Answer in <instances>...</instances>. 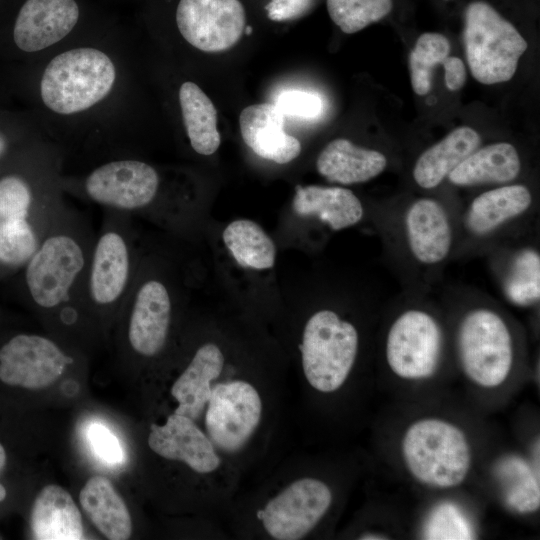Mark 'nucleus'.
Returning <instances> with one entry per match:
<instances>
[{
  "label": "nucleus",
  "instance_id": "4",
  "mask_svg": "<svg viewBox=\"0 0 540 540\" xmlns=\"http://www.w3.org/2000/svg\"><path fill=\"white\" fill-rule=\"evenodd\" d=\"M95 236L88 217L66 203L22 267L31 303L64 326L81 319V291Z\"/></svg>",
  "mask_w": 540,
  "mask_h": 540
},
{
  "label": "nucleus",
  "instance_id": "5",
  "mask_svg": "<svg viewBox=\"0 0 540 540\" xmlns=\"http://www.w3.org/2000/svg\"><path fill=\"white\" fill-rule=\"evenodd\" d=\"M139 259L132 216L104 209L83 281L80 317L86 313L108 319L117 315L133 283Z\"/></svg>",
  "mask_w": 540,
  "mask_h": 540
},
{
  "label": "nucleus",
  "instance_id": "8",
  "mask_svg": "<svg viewBox=\"0 0 540 540\" xmlns=\"http://www.w3.org/2000/svg\"><path fill=\"white\" fill-rule=\"evenodd\" d=\"M80 17L75 0H24L0 25V59L10 65L36 61L63 47Z\"/></svg>",
  "mask_w": 540,
  "mask_h": 540
},
{
  "label": "nucleus",
  "instance_id": "15",
  "mask_svg": "<svg viewBox=\"0 0 540 540\" xmlns=\"http://www.w3.org/2000/svg\"><path fill=\"white\" fill-rule=\"evenodd\" d=\"M176 24L182 38L203 52L233 47L245 28V10L239 0H180Z\"/></svg>",
  "mask_w": 540,
  "mask_h": 540
},
{
  "label": "nucleus",
  "instance_id": "10",
  "mask_svg": "<svg viewBox=\"0 0 540 540\" xmlns=\"http://www.w3.org/2000/svg\"><path fill=\"white\" fill-rule=\"evenodd\" d=\"M464 43L473 77L488 85L509 81L528 47L514 25L483 1L465 10Z\"/></svg>",
  "mask_w": 540,
  "mask_h": 540
},
{
  "label": "nucleus",
  "instance_id": "9",
  "mask_svg": "<svg viewBox=\"0 0 540 540\" xmlns=\"http://www.w3.org/2000/svg\"><path fill=\"white\" fill-rule=\"evenodd\" d=\"M402 454L414 478L434 487L461 484L471 466V450L465 434L440 419L414 422L404 434Z\"/></svg>",
  "mask_w": 540,
  "mask_h": 540
},
{
  "label": "nucleus",
  "instance_id": "14",
  "mask_svg": "<svg viewBox=\"0 0 540 540\" xmlns=\"http://www.w3.org/2000/svg\"><path fill=\"white\" fill-rule=\"evenodd\" d=\"M73 363L54 340L38 334H17L0 348V381L31 390L56 382Z\"/></svg>",
  "mask_w": 540,
  "mask_h": 540
},
{
  "label": "nucleus",
  "instance_id": "37",
  "mask_svg": "<svg viewBox=\"0 0 540 540\" xmlns=\"http://www.w3.org/2000/svg\"><path fill=\"white\" fill-rule=\"evenodd\" d=\"M359 539H386L383 535L375 534V533H365L359 536Z\"/></svg>",
  "mask_w": 540,
  "mask_h": 540
},
{
  "label": "nucleus",
  "instance_id": "24",
  "mask_svg": "<svg viewBox=\"0 0 540 540\" xmlns=\"http://www.w3.org/2000/svg\"><path fill=\"white\" fill-rule=\"evenodd\" d=\"M79 501L86 516L105 537L125 540L131 536L129 510L109 479L91 477L81 489Z\"/></svg>",
  "mask_w": 540,
  "mask_h": 540
},
{
  "label": "nucleus",
  "instance_id": "34",
  "mask_svg": "<svg viewBox=\"0 0 540 540\" xmlns=\"http://www.w3.org/2000/svg\"><path fill=\"white\" fill-rule=\"evenodd\" d=\"M87 435L93 450L105 462L117 464L124 461V452L119 440L106 426L93 423Z\"/></svg>",
  "mask_w": 540,
  "mask_h": 540
},
{
  "label": "nucleus",
  "instance_id": "23",
  "mask_svg": "<svg viewBox=\"0 0 540 540\" xmlns=\"http://www.w3.org/2000/svg\"><path fill=\"white\" fill-rule=\"evenodd\" d=\"M481 143L479 134L468 126L451 131L417 159L413 178L424 189L437 187Z\"/></svg>",
  "mask_w": 540,
  "mask_h": 540
},
{
  "label": "nucleus",
  "instance_id": "20",
  "mask_svg": "<svg viewBox=\"0 0 540 540\" xmlns=\"http://www.w3.org/2000/svg\"><path fill=\"white\" fill-rule=\"evenodd\" d=\"M386 165L387 159L381 152L356 146L344 138L329 142L316 161L320 175L343 185L369 181L378 176Z\"/></svg>",
  "mask_w": 540,
  "mask_h": 540
},
{
  "label": "nucleus",
  "instance_id": "32",
  "mask_svg": "<svg viewBox=\"0 0 540 540\" xmlns=\"http://www.w3.org/2000/svg\"><path fill=\"white\" fill-rule=\"evenodd\" d=\"M425 539H474V528L462 509L452 502H443L433 508L424 524Z\"/></svg>",
  "mask_w": 540,
  "mask_h": 540
},
{
  "label": "nucleus",
  "instance_id": "19",
  "mask_svg": "<svg viewBox=\"0 0 540 540\" xmlns=\"http://www.w3.org/2000/svg\"><path fill=\"white\" fill-rule=\"evenodd\" d=\"M30 525L34 539H83L81 513L72 496L61 486L47 485L37 494L31 510Z\"/></svg>",
  "mask_w": 540,
  "mask_h": 540
},
{
  "label": "nucleus",
  "instance_id": "3",
  "mask_svg": "<svg viewBox=\"0 0 540 540\" xmlns=\"http://www.w3.org/2000/svg\"><path fill=\"white\" fill-rule=\"evenodd\" d=\"M64 152L42 138L0 173V265L22 268L67 203Z\"/></svg>",
  "mask_w": 540,
  "mask_h": 540
},
{
  "label": "nucleus",
  "instance_id": "17",
  "mask_svg": "<svg viewBox=\"0 0 540 540\" xmlns=\"http://www.w3.org/2000/svg\"><path fill=\"white\" fill-rule=\"evenodd\" d=\"M285 116L273 103L254 104L239 116L241 136L259 157L278 164L294 160L301 152L299 140L284 130Z\"/></svg>",
  "mask_w": 540,
  "mask_h": 540
},
{
  "label": "nucleus",
  "instance_id": "16",
  "mask_svg": "<svg viewBox=\"0 0 540 540\" xmlns=\"http://www.w3.org/2000/svg\"><path fill=\"white\" fill-rule=\"evenodd\" d=\"M404 226L408 247L421 264L444 261L452 246V228L444 207L431 198L414 201L407 209Z\"/></svg>",
  "mask_w": 540,
  "mask_h": 540
},
{
  "label": "nucleus",
  "instance_id": "30",
  "mask_svg": "<svg viewBox=\"0 0 540 540\" xmlns=\"http://www.w3.org/2000/svg\"><path fill=\"white\" fill-rule=\"evenodd\" d=\"M392 7V0H327L330 18L347 34L381 20Z\"/></svg>",
  "mask_w": 540,
  "mask_h": 540
},
{
  "label": "nucleus",
  "instance_id": "12",
  "mask_svg": "<svg viewBox=\"0 0 540 540\" xmlns=\"http://www.w3.org/2000/svg\"><path fill=\"white\" fill-rule=\"evenodd\" d=\"M457 348L465 374L477 385L499 386L511 371L512 335L504 319L490 308L465 314L458 328Z\"/></svg>",
  "mask_w": 540,
  "mask_h": 540
},
{
  "label": "nucleus",
  "instance_id": "27",
  "mask_svg": "<svg viewBox=\"0 0 540 540\" xmlns=\"http://www.w3.org/2000/svg\"><path fill=\"white\" fill-rule=\"evenodd\" d=\"M506 504L519 513H531L539 509V472L518 456L502 458L496 465Z\"/></svg>",
  "mask_w": 540,
  "mask_h": 540
},
{
  "label": "nucleus",
  "instance_id": "35",
  "mask_svg": "<svg viewBox=\"0 0 540 540\" xmlns=\"http://www.w3.org/2000/svg\"><path fill=\"white\" fill-rule=\"evenodd\" d=\"M314 0H269L265 6L267 16L272 21H287L303 16L311 8Z\"/></svg>",
  "mask_w": 540,
  "mask_h": 540
},
{
  "label": "nucleus",
  "instance_id": "28",
  "mask_svg": "<svg viewBox=\"0 0 540 540\" xmlns=\"http://www.w3.org/2000/svg\"><path fill=\"white\" fill-rule=\"evenodd\" d=\"M503 290L508 300L522 307L540 298V255L531 248L516 253L504 277Z\"/></svg>",
  "mask_w": 540,
  "mask_h": 540
},
{
  "label": "nucleus",
  "instance_id": "29",
  "mask_svg": "<svg viewBox=\"0 0 540 540\" xmlns=\"http://www.w3.org/2000/svg\"><path fill=\"white\" fill-rule=\"evenodd\" d=\"M450 52L448 39L439 33H424L417 39L410 53L409 67L413 90L425 95L431 89L432 71Z\"/></svg>",
  "mask_w": 540,
  "mask_h": 540
},
{
  "label": "nucleus",
  "instance_id": "7",
  "mask_svg": "<svg viewBox=\"0 0 540 540\" xmlns=\"http://www.w3.org/2000/svg\"><path fill=\"white\" fill-rule=\"evenodd\" d=\"M358 349L354 324L333 310L316 311L306 321L299 344L305 383L321 394L339 391L350 376Z\"/></svg>",
  "mask_w": 540,
  "mask_h": 540
},
{
  "label": "nucleus",
  "instance_id": "38",
  "mask_svg": "<svg viewBox=\"0 0 540 540\" xmlns=\"http://www.w3.org/2000/svg\"><path fill=\"white\" fill-rule=\"evenodd\" d=\"M6 464V452L4 447L0 443V471L4 468Z\"/></svg>",
  "mask_w": 540,
  "mask_h": 540
},
{
  "label": "nucleus",
  "instance_id": "13",
  "mask_svg": "<svg viewBox=\"0 0 540 540\" xmlns=\"http://www.w3.org/2000/svg\"><path fill=\"white\" fill-rule=\"evenodd\" d=\"M442 340L441 328L431 314L421 309L406 310L388 331L387 363L404 379L430 377L440 361Z\"/></svg>",
  "mask_w": 540,
  "mask_h": 540
},
{
  "label": "nucleus",
  "instance_id": "1",
  "mask_svg": "<svg viewBox=\"0 0 540 540\" xmlns=\"http://www.w3.org/2000/svg\"><path fill=\"white\" fill-rule=\"evenodd\" d=\"M279 384L231 369L223 349L205 342L170 387L176 403L172 413L187 418L240 478L271 440L278 419Z\"/></svg>",
  "mask_w": 540,
  "mask_h": 540
},
{
  "label": "nucleus",
  "instance_id": "22",
  "mask_svg": "<svg viewBox=\"0 0 540 540\" xmlns=\"http://www.w3.org/2000/svg\"><path fill=\"white\" fill-rule=\"evenodd\" d=\"M521 170L516 148L507 142H498L477 148L449 175L458 186L504 184L514 180Z\"/></svg>",
  "mask_w": 540,
  "mask_h": 540
},
{
  "label": "nucleus",
  "instance_id": "21",
  "mask_svg": "<svg viewBox=\"0 0 540 540\" xmlns=\"http://www.w3.org/2000/svg\"><path fill=\"white\" fill-rule=\"evenodd\" d=\"M531 203V192L524 185L490 189L472 200L465 214V225L472 234L484 236L525 213Z\"/></svg>",
  "mask_w": 540,
  "mask_h": 540
},
{
  "label": "nucleus",
  "instance_id": "26",
  "mask_svg": "<svg viewBox=\"0 0 540 540\" xmlns=\"http://www.w3.org/2000/svg\"><path fill=\"white\" fill-rule=\"evenodd\" d=\"M222 238L239 265L256 270L274 266L275 244L256 222L248 219L232 221L224 229Z\"/></svg>",
  "mask_w": 540,
  "mask_h": 540
},
{
  "label": "nucleus",
  "instance_id": "25",
  "mask_svg": "<svg viewBox=\"0 0 540 540\" xmlns=\"http://www.w3.org/2000/svg\"><path fill=\"white\" fill-rule=\"evenodd\" d=\"M182 122L192 149L212 155L221 143L217 129V111L205 92L194 82H183L178 91Z\"/></svg>",
  "mask_w": 540,
  "mask_h": 540
},
{
  "label": "nucleus",
  "instance_id": "2",
  "mask_svg": "<svg viewBox=\"0 0 540 540\" xmlns=\"http://www.w3.org/2000/svg\"><path fill=\"white\" fill-rule=\"evenodd\" d=\"M114 43H68L48 58L10 65L5 83L36 115L58 124L94 121L124 95L126 59Z\"/></svg>",
  "mask_w": 540,
  "mask_h": 540
},
{
  "label": "nucleus",
  "instance_id": "31",
  "mask_svg": "<svg viewBox=\"0 0 540 540\" xmlns=\"http://www.w3.org/2000/svg\"><path fill=\"white\" fill-rule=\"evenodd\" d=\"M42 138L30 113L0 106V166Z\"/></svg>",
  "mask_w": 540,
  "mask_h": 540
},
{
  "label": "nucleus",
  "instance_id": "11",
  "mask_svg": "<svg viewBox=\"0 0 540 540\" xmlns=\"http://www.w3.org/2000/svg\"><path fill=\"white\" fill-rule=\"evenodd\" d=\"M118 314L123 318L126 342L134 354L152 359L164 350L173 321V294L166 281L148 271L141 254Z\"/></svg>",
  "mask_w": 540,
  "mask_h": 540
},
{
  "label": "nucleus",
  "instance_id": "36",
  "mask_svg": "<svg viewBox=\"0 0 540 540\" xmlns=\"http://www.w3.org/2000/svg\"><path fill=\"white\" fill-rule=\"evenodd\" d=\"M445 71V84L451 91H457L465 83L466 71L463 61L458 57L448 56L442 62Z\"/></svg>",
  "mask_w": 540,
  "mask_h": 540
},
{
  "label": "nucleus",
  "instance_id": "6",
  "mask_svg": "<svg viewBox=\"0 0 540 540\" xmlns=\"http://www.w3.org/2000/svg\"><path fill=\"white\" fill-rule=\"evenodd\" d=\"M333 499V491L324 480L295 473L258 499L252 512L253 524L268 539L301 540L317 528Z\"/></svg>",
  "mask_w": 540,
  "mask_h": 540
},
{
  "label": "nucleus",
  "instance_id": "40",
  "mask_svg": "<svg viewBox=\"0 0 540 540\" xmlns=\"http://www.w3.org/2000/svg\"><path fill=\"white\" fill-rule=\"evenodd\" d=\"M244 31L247 35H250L252 33V27L248 25L244 28Z\"/></svg>",
  "mask_w": 540,
  "mask_h": 540
},
{
  "label": "nucleus",
  "instance_id": "18",
  "mask_svg": "<svg viewBox=\"0 0 540 540\" xmlns=\"http://www.w3.org/2000/svg\"><path fill=\"white\" fill-rule=\"evenodd\" d=\"M292 207L297 215L315 217L335 231L359 223L364 215L359 198L339 186L297 185Z\"/></svg>",
  "mask_w": 540,
  "mask_h": 540
},
{
  "label": "nucleus",
  "instance_id": "39",
  "mask_svg": "<svg viewBox=\"0 0 540 540\" xmlns=\"http://www.w3.org/2000/svg\"><path fill=\"white\" fill-rule=\"evenodd\" d=\"M6 497V489L3 485L0 484V502L3 501Z\"/></svg>",
  "mask_w": 540,
  "mask_h": 540
},
{
  "label": "nucleus",
  "instance_id": "33",
  "mask_svg": "<svg viewBox=\"0 0 540 540\" xmlns=\"http://www.w3.org/2000/svg\"><path fill=\"white\" fill-rule=\"evenodd\" d=\"M273 104L285 118L306 121L318 119L324 110V101L318 93L302 89H287L279 92Z\"/></svg>",
  "mask_w": 540,
  "mask_h": 540
}]
</instances>
